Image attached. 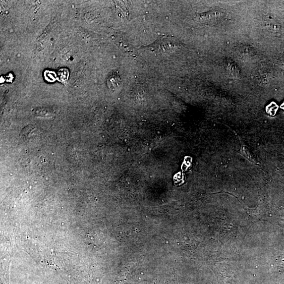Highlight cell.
Instances as JSON below:
<instances>
[{"label":"cell","mask_w":284,"mask_h":284,"mask_svg":"<svg viewBox=\"0 0 284 284\" xmlns=\"http://www.w3.org/2000/svg\"><path fill=\"white\" fill-rule=\"evenodd\" d=\"M175 39L171 36H162L149 46L156 53L161 54L171 53L178 46Z\"/></svg>","instance_id":"obj_1"},{"label":"cell","mask_w":284,"mask_h":284,"mask_svg":"<svg viewBox=\"0 0 284 284\" xmlns=\"http://www.w3.org/2000/svg\"><path fill=\"white\" fill-rule=\"evenodd\" d=\"M45 77L46 79L49 82H54L57 78L56 73L52 71H47L45 73Z\"/></svg>","instance_id":"obj_3"},{"label":"cell","mask_w":284,"mask_h":284,"mask_svg":"<svg viewBox=\"0 0 284 284\" xmlns=\"http://www.w3.org/2000/svg\"><path fill=\"white\" fill-rule=\"evenodd\" d=\"M58 77L60 81H66L68 76V72L66 70H61L58 72Z\"/></svg>","instance_id":"obj_2"},{"label":"cell","mask_w":284,"mask_h":284,"mask_svg":"<svg viewBox=\"0 0 284 284\" xmlns=\"http://www.w3.org/2000/svg\"><path fill=\"white\" fill-rule=\"evenodd\" d=\"M118 82L119 79L117 78V76L112 75L109 79L108 82L112 85L115 84V83H117Z\"/></svg>","instance_id":"obj_4"}]
</instances>
